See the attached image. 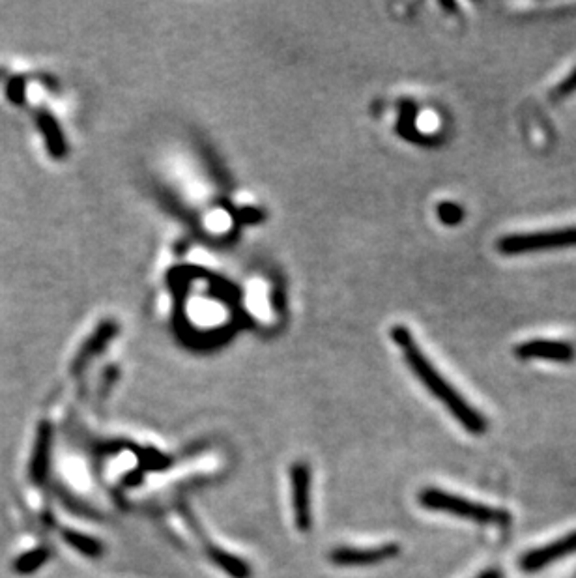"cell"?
Listing matches in <instances>:
<instances>
[{"label":"cell","mask_w":576,"mask_h":578,"mask_svg":"<svg viewBox=\"0 0 576 578\" xmlns=\"http://www.w3.org/2000/svg\"><path fill=\"white\" fill-rule=\"evenodd\" d=\"M563 247H576V227H573V229H558V231L509 234V236H504L498 242V249L504 255L535 253V251L563 249Z\"/></svg>","instance_id":"cell-3"},{"label":"cell","mask_w":576,"mask_h":578,"mask_svg":"<svg viewBox=\"0 0 576 578\" xmlns=\"http://www.w3.org/2000/svg\"><path fill=\"white\" fill-rule=\"evenodd\" d=\"M576 554V530L563 535L556 541H550L543 547L528 550L520 556L519 569L522 573H537L541 569H545L547 565L560 562L567 556Z\"/></svg>","instance_id":"cell-4"},{"label":"cell","mask_w":576,"mask_h":578,"mask_svg":"<svg viewBox=\"0 0 576 578\" xmlns=\"http://www.w3.org/2000/svg\"><path fill=\"white\" fill-rule=\"evenodd\" d=\"M573 88H576V73L575 75H571L565 83H563L560 90H558V96H563V94H567V92H571Z\"/></svg>","instance_id":"cell-13"},{"label":"cell","mask_w":576,"mask_h":578,"mask_svg":"<svg viewBox=\"0 0 576 578\" xmlns=\"http://www.w3.org/2000/svg\"><path fill=\"white\" fill-rule=\"evenodd\" d=\"M515 354L522 360H548V362L567 363L575 358V348L565 341L552 339H533L520 343Z\"/></svg>","instance_id":"cell-7"},{"label":"cell","mask_w":576,"mask_h":578,"mask_svg":"<svg viewBox=\"0 0 576 578\" xmlns=\"http://www.w3.org/2000/svg\"><path fill=\"white\" fill-rule=\"evenodd\" d=\"M399 554V545H380L369 549H356V547H341L333 550L330 560L333 564L341 567H360V565H376L388 562Z\"/></svg>","instance_id":"cell-6"},{"label":"cell","mask_w":576,"mask_h":578,"mask_svg":"<svg viewBox=\"0 0 576 578\" xmlns=\"http://www.w3.org/2000/svg\"><path fill=\"white\" fill-rule=\"evenodd\" d=\"M45 560H47V552H45V550H36V552L25 556V558L19 562V571H34L36 567L44 564Z\"/></svg>","instance_id":"cell-12"},{"label":"cell","mask_w":576,"mask_h":578,"mask_svg":"<svg viewBox=\"0 0 576 578\" xmlns=\"http://www.w3.org/2000/svg\"><path fill=\"white\" fill-rule=\"evenodd\" d=\"M292 479V506L294 519L300 532H309L311 528V470L305 463H296L290 470Z\"/></svg>","instance_id":"cell-5"},{"label":"cell","mask_w":576,"mask_h":578,"mask_svg":"<svg viewBox=\"0 0 576 578\" xmlns=\"http://www.w3.org/2000/svg\"><path fill=\"white\" fill-rule=\"evenodd\" d=\"M393 339L397 347L401 348L404 360L410 365L414 375L418 376L419 380L425 384V388L431 391L442 405L446 406L449 414H453V418L459 421L468 433L476 434V436L485 434L487 420L483 418V414H479L476 408L470 405L444 376L438 373V369L423 354V350L418 347L416 339L412 337V333L408 332V328L397 326L393 330Z\"/></svg>","instance_id":"cell-1"},{"label":"cell","mask_w":576,"mask_h":578,"mask_svg":"<svg viewBox=\"0 0 576 578\" xmlns=\"http://www.w3.org/2000/svg\"><path fill=\"white\" fill-rule=\"evenodd\" d=\"M206 554L210 556V560L221 567L225 573H229L232 578H251V567L245 564L244 560L232 556L225 550L217 549L214 545L206 543Z\"/></svg>","instance_id":"cell-8"},{"label":"cell","mask_w":576,"mask_h":578,"mask_svg":"<svg viewBox=\"0 0 576 578\" xmlns=\"http://www.w3.org/2000/svg\"><path fill=\"white\" fill-rule=\"evenodd\" d=\"M141 464L146 470H163L169 466V461L156 451H144L141 453Z\"/></svg>","instance_id":"cell-11"},{"label":"cell","mask_w":576,"mask_h":578,"mask_svg":"<svg viewBox=\"0 0 576 578\" xmlns=\"http://www.w3.org/2000/svg\"><path fill=\"white\" fill-rule=\"evenodd\" d=\"M419 504L429 509V511H438L453 515L459 519L476 522L481 526H496V528H505L511 522V515L502 509V507L487 506L472 502L468 498H462L457 494L436 489V487H427L419 492Z\"/></svg>","instance_id":"cell-2"},{"label":"cell","mask_w":576,"mask_h":578,"mask_svg":"<svg viewBox=\"0 0 576 578\" xmlns=\"http://www.w3.org/2000/svg\"><path fill=\"white\" fill-rule=\"evenodd\" d=\"M64 537H66V541L72 545L73 549L79 550L81 554H85L88 558H100L101 552H103V545L94 537L75 534V532H66Z\"/></svg>","instance_id":"cell-9"},{"label":"cell","mask_w":576,"mask_h":578,"mask_svg":"<svg viewBox=\"0 0 576 578\" xmlns=\"http://www.w3.org/2000/svg\"><path fill=\"white\" fill-rule=\"evenodd\" d=\"M476 578H504V573H502L498 567H489L487 571H483V573L477 575Z\"/></svg>","instance_id":"cell-14"},{"label":"cell","mask_w":576,"mask_h":578,"mask_svg":"<svg viewBox=\"0 0 576 578\" xmlns=\"http://www.w3.org/2000/svg\"><path fill=\"white\" fill-rule=\"evenodd\" d=\"M49 442H51V431H49V427H42L40 436H38L36 457H34V477H36V481H42L45 470H47V461H49Z\"/></svg>","instance_id":"cell-10"}]
</instances>
